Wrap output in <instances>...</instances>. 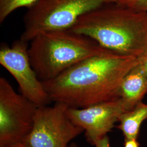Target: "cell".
<instances>
[{"label":"cell","mask_w":147,"mask_h":147,"mask_svg":"<svg viewBox=\"0 0 147 147\" xmlns=\"http://www.w3.org/2000/svg\"><path fill=\"white\" fill-rule=\"evenodd\" d=\"M69 30L121 55L147 56V11L108 3L80 17Z\"/></svg>","instance_id":"obj_2"},{"label":"cell","mask_w":147,"mask_h":147,"mask_svg":"<svg viewBox=\"0 0 147 147\" xmlns=\"http://www.w3.org/2000/svg\"><path fill=\"white\" fill-rule=\"evenodd\" d=\"M138 66L141 69L142 72L147 77V56L142 58V61L138 64Z\"/></svg>","instance_id":"obj_14"},{"label":"cell","mask_w":147,"mask_h":147,"mask_svg":"<svg viewBox=\"0 0 147 147\" xmlns=\"http://www.w3.org/2000/svg\"><path fill=\"white\" fill-rule=\"evenodd\" d=\"M136 0H117V3L123 5H127Z\"/></svg>","instance_id":"obj_17"},{"label":"cell","mask_w":147,"mask_h":147,"mask_svg":"<svg viewBox=\"0 0 147 147\" xmlns=\"http://www.w3.org/2000/svg\"><path fill=\"white\" fill-rule=\"evenodd\" d=\"M38 106L0 78V147L25 141L33 127Z\"/></svg>","instance_id":"obj_5"},{"label":"cell","mask_w":147,"mask_h":147,"mask_svg":"<svg viewBox=\"0 0 147 147\" xmlns=\"http://www.w3.org/2000/svg\"><path fill=\"white\" fill-rule=\"evenodd\" d=\"M69 147H78V146L75 143H72Z\"/></svg>","instance_id":"obj_18"},{"label":"cell","mask_w":147,"mask_h":147,"mask_svg":"<svg viewBox=\"0 0 147 147\" xmlns=\"http://www.w3.org/2000/svg\"><path fill=\"white\" fill-rule=\"evenodd\" d=\"M124 147H139V143L137 140L125 139Z\"/></svg>","instance_id":"obj_15"},{"label":"cell","mask_w":147,"mask_h":147,"mask_svg":"<svg viewBox=\"0 0 147 147\" xmlns=\"http://www.w3.org/2000/svg\"><path fill=\"white\" fill-rule=\"evenodd\" d=\"M117 0H39L24 18L20 39L28 42L44 33L70 30L90 11Z\"/></svg>","instance_id":"obj_4"},{"label":"cell","mask_w":147,"mask_h":147,"mask_svg":"<svg viewBox=\"0 0 147 147\" xmlns=\"http://www.w3.org/2000/svg\"><path fill=\"white\" fill-rule=\"evenodd\" d=\"M28 49L27 42L20 39L11 47L3 44L0 64L16 81L21 94L38 107L47 106L52 101L32 66Z\"/></svg>","instance_id":"obj_7"},{"label":"cell","mask_w":147,"mask_h":147,"mask_svg":"<svg viewBox=\"0 0 147 147\" xmlns=\"http://www.w3.org/2000/svg\"><path fill=\"white\" fill-rule=\"evenodd\" d=\"M5 147H31L28 144V143L25 141H22V142H17L13 143L12 144H11L9 146H8Z\"/></svg>","instance_id":"obj_16"},{"label":"cell","mask_w":147,"mask_h":147,"mask_svg":"<svg viewBox=\"0 0 147 147\" xmlns=\"http://www.w3.org/2000/svg\"><path fill=\"white\" fill-rule=\"evenodd\" d=\"M95 147H110L109 138L107 135L101 138L99 140L95 143Z\"/></svg>","instance_id":"obj_13"},{"label":"cell","mask_w":147,"mask_h":147,"mask_svg":"<svg viewBox=\"0 0 147 147\" xmlns=\"http://www.w3.org/2000/svg\"><path fill=\"white\" fill-rule=\"evenodd\" d=\"M142 59L107 51L86 58L42 83L52 102L85 108L119 98L123 79Z\"/></svg>","instance_id":"obj_1"},{"label":"cell","mask_w":147,"mask_h":147,"mask_svg":"<svg viewBox=\"0 0 147 147\" xmlns=\"http://www.w3.org/2000/svg\"><path fill=\"white\" fill-rule=\"evenodd\" d=\"M39 0H0V23L14 11L22 7L28 9L34 5Z\"/></svg>","instance_id":"obj_11"},{"label":"cell","mask_w":147,"mask_h":147,"mask_svg":"<svg viewBox=\"0 0 147 147\" xmlns=\"http://www.w3.org/2000/svg\"><path fill=\"white\" fill-rule=\"evenodd\" d=\"M68 107L55 103L38 107L26 141L31 147H68L84 130L75 125L66 113Z\"/></svg>","instance_id":"obj_6"},{"label":"cell","mask_w":147,"mask_h":147,"mask_svg":"<svg viewBox=\"0 0 147 147\" xmlns=\"http://www.w3.org/2000/svg\"><path fill=\"white\" fill-rule=\"evenodd\" d=\"M126 111L123 101L119 98L82 109L67 107L66 113L75 125L85 131L87 141L94 146L111 131L121 114Z\"/></svg>","instance_id":"obj_8"},{"label":"cell","mask_w":147,"mask_h":147,"mask_svg":"<svg viewBox=\"0 0 147 147\" xmlns=\"http://www.w3.org/2000/svg\"><path fill=\"white\" fill-rule=\"evenodd\" d=\"M126 6L137 11H147V0H136Z\"/></svg>","instance_id":"obj_12"},{"label":"cell","mask_w":147,"mask_h":147,"mask_svg":"<svg viewBox=\"0 0 147 147\" xmlns=\"http://www.w3.org/2000/svg\"><path fill=\"white\" fill-rule=\"evenodd\" d=\"M147 93V77L138 64L123 79L119 90V98L123 101L127 111L141 102Z\"/></svg>","instance_id":"obj_9"},{"label":"cell","mask_w":147,"mask_h":147,"mask_svg":"<svg viewBox=\"0 0 147 147\" xmlns=\"http://www.w3.org/2000/svg\"><path fill=\"white\" fill-rule=\"evenodd\" d=\"M147 119V104L140 102L132 110L124 112L119 118L117 127L123 132L125 139L137 140L142 122Z\"/></svg>","instance_id":"obj_10"},{"label":"cell","mask_w":147,"mask_h":147,"mask_svg":"<svg viewBox=\"0 0 147 147\" xmlns=\"http://www.w3.org/2000/svg\"><path fill=\"white\" fill-rule=\"evenodd\" d=\"M30 42L28 52L32 66L42 82L56 78L86 58L109 51L69 30L44 33Z\"/></svg>","instance_id":"obj_3"}]
</instances>
